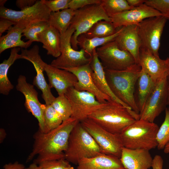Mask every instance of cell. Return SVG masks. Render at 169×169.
I'll return each instance as SVG.
<instances>
[{"mask_svg":"<svg viewBox=\"0 0 169 169\" xmlns=\"http://www.w3.org/2000/svg\"><path fill=\"white\" fill-rule=\"evenodd\" d=\"M79 122L70 117L48 132H44L38 129L33 135V148L26 162L30 161L36 156L37 157L33 162L38 165L45 161L64 158V152L67 148L70 133Z\"/></svg>","mask_w":169,"mask_h":169,"instance_id":"cell-1","label":"cell"},{"mask_svg":"<svg viewBox=\"0 0 169 169\" xmlns=\"http://www.w3.org/2000/svg\"><path fill=\"white\" fill-rule=\"evenodd\" d=\"M88 118L107 131L117 135H120L127 126L140 119L139 114L113 100L107 101Z\"/></svg>","mask_w":169,"mask_h":169,"instance_id":"cell-2","label":"cell"},{"mask_svg":"<svg viewBox=\"0 0 169 169\" xmlns=\"http://www.w3.org/2000/svg\"><path fill=\"white\" fill-rule=\"evenodd\" d=\"M104 69L107 82L114 95L139 114L134 93L136 84L141 73V67L136 64L123 70H113L105 68Z\"/></svg>","mask_w":169,"mask_h":169,"instance_id":"cell-3","label":"cell"},{"mask_svg":"<svg viewBox=\"0 0 169 169\" xmlns=\"http://www.w3.org/2000/svg\"><path fill=\"white\" fill-rule=\"evenodd\" d=\"M157 125L138 119L125 128L119 135L124 147L149 151L157 147Z\"/></svg>","mask_w":169,"mask_h":169,"instance_id":"cell-4","label":"cell"},{"mask_svg":"<svg viewBox=\"0 0 169 169\" xmlns=\"http://www.w3.org/2000/svg\"><path fill=\"white\" fill-rule=\"evenodd\" d=\"M101 153L95 141L79 122L71 131L64 158L69 162L77 164L81 160L90 158Z\"/></svg>","mask_w":169,"mask_h":169,"instance_id":"cell-5","label":"cell"},{"mask_svg":"<svg viewBox=\"0 0 169 169\" xmlns=\"http://www.w3.org/2000/svg\"><path fill=\"white\" fill-rule=\"evenodd\" d=\"M102 20L111 21L101 3L88 5L75 10L69 26L75 30L70 40L72 48L77 50L78 37L87 32L96 23Z\"/></svg>","mask_w":169,"mask_h":169,"instance_id":"cell-6","label":"cell"},{"mask_svg":"<svg viewBox=\"0 0 169 169\" xmlns=\"http://www.w3.org/2000/svg\"><path fill=\"white\" fill-rule=\"evenodd\" d=\"M80 122L95 141L101 153L120 158L124 146L119 135L110 132L88 118Z\"/></svg>","mask_w":169,"mask_h":169,"instance_id":"cell-7","label":"cell"},{"mask_svg":"<svg viewBox=\"0 0 169 169\" xmlns=\"http://www.w3.org/2000/svg\"><path fill=\"white\" fill-rule=\"evenodd\" d=\"M75 31L69 27L64 33L61 34V54L50 64L55 67L64 69L79 67L90 63L92 57H87L84 50L74 49L70 42L72 36Z\"/></svg>","mask_w":169,"mask_h":169,"instance_id":"cell-8","label":"cell"},{"mask_svg":"<svg viewBox=\"0 0 169 169\" xmlns=\"http://www.w3.org/2000/svg\"><path fill=\"white\" fill-rule=\"evenodd\" d=\"M96 50L105 69L123 70L136 64L132 55L126 51L120 49L115 40L97 48Z\"/></svg>","mask_w":169,"mask_h":169,"instance_id":"cell-9","label":"cell"},{"mask_svg":"<svg viewBox=\"0 0 169 169\" xmlns=\"http://www.w3.org/2000/svg\"><path fill=\"white\" fill-rule=\"evenodd\" d=\"M167 20L165 17L160 16L147 18L138 24L141 48L159 56L161 37Z\"/></svg>","mask_w":169,"mask_h":169,"instance_id":"cell-10","label":"cell"},{"mask_svg":"<svg viewBox=\"0 0 169 169\" xmlns=\"http://www.w3.org/2000/svg\"><path fill=\"white\" fill-rule=\"evenodd\" d=\"M51 11L43 0H37L32 7L16 11L0 7V17L12 21L19 27L25 28L30 23L38 21H48Z\"/></svg>","mask_w":169,"mask_h":169,"instance_id":"cell-11","label":"cell"},{"mask_svg":"<svg viewBox=\"0 0 169 169\" xmlns=\"http://www.w3.org/2000/svg\"><path fill=\"white\" fill-rule=\"evenodd\" d=\"M64 95L71 106V117L76 119L79 122L88 118L91 113L105 104L99 102L95 96L91 93L79 91L74 87L69 88Z\"/></svg>","mask_w":169,"mask_h":169,"instance_id":"cell-12","label":"cell"},{"mask_svg":"<svg viewBox=\"0 0 169 169\" xmlns=\"http://www.w3.org/2000/svg\"><path fill=\"white\" fill-rule=\"evenodd\" d=\"M167 77L157 81L156 86L140 112V119L154 122L167 105Z\"/></svg>","mask_w":169,"mask_h":169,"instance_id":"cell-13","label":"cell"},{"mask_svg":"<svg viewBox=\"0 0 169 169\" xmlns=\"http://www.w3.org/2000/svg\"><path fill=\"white\" fill-rule=\"evenodd\" d=\"M20 54V59L27 60L33 65L36 72L33 79V85L42 92V97L45 104H51L56 97L52 94L51 88L44 78V72L46 63L43 60L39 54V47L35 45L29 50L22 49Z\"/></svg>","mask_w":169,"mask_h":169,"instance_id":"cell-14","label":"cell"},{"mask_svg":"<svg viewBox=\"0 0 169 169\" xmlns=\"http://www.w3.org/2000/svg\"><path fill=\"white\" fill-rule=\"evenodd\" d=\"M16 89L24 95V105L26 110L37 119L38 122V129L44 132V112L45 104H42L39 101L38 93L33 85L27 82L25 76L20 75L17 80Z\"/></svg>","mask_w":169,"mask_h":169,"instance_id":"cell-15","label":"cell"},{"mask_svg":"<svg viewBox=\"0 0 169 169\" xmlns=\"http://www.w3.org/2000/svg\"><path fill=\"white\" fill-rule=\"evenodd\" d=\"M162 16L158 11L144 3L131 9L115 15L110 18L116 28L138 25L147 18Z\"/></svg>","mask_w":169,"mask_h":169,"instance_id":"cell-16","label":"cell"},{"mask_svg":"<svg viewBox=\"0 0 169 169\" xmlns=\"http://www.w3.org/2000/svg\"><path fill=\"white\" fill-rule=\"evenodd\" d=\"M76 77L78 81L74 87L79 91H86L93 94L96 100L101 103L113 100L109 96L103 94L97 88L92 79V70L90 63L79 67L65 68Z\"/></svg>","mask_w":169,"mask_h":169,"instance_id":"cell-17","label":"cell"},{"mask_svg":"<svg viewBox=\"0 0 169 169\" xmlns=\"http://www.w3.org/2000/svg\"><path fill=\"white\" fill-rule=\"evenodd\" d=\"M137 64L156 82L167 77L165 60L148 50L140 48Z\"/></svg>","mask_w":169,"mask_h":169,"instance_id":"cell-18","label":"cell"},{"mask_svg":"<svg viewBox=\"0 0 169 169\" xmlns=\"http://www.w3.org/2000/svg\"><path fill=\"white\" fill-rule=\"evenodd\" d=\"M115 41L120 49L129 52L137 64L141 47L138 25L122 27L120 33Z\"/></svg>","mask_w":169,"mask_h":169,"instance_id":"cell-19","label":"cell"},{"mask_svg":"<svg viewBox=\"0 0 169 169\" xmlns=\"http://www.w3.org/2000/svg\"><path fill=\"white\" fill-rule=\"evenodd\" d=\"M45 71L50 88H54L59 95H64L69 88L74 87L78 79L72 73L46 63Z\"/></svg>","mask_w":169,"mask_h":169,"instance_id":"cell-20","label":"cell"},{"mask_svg":"<svg viewBox=\"0 0 169 169\" xmlns=\"http://www.w3.org/2000/svg\"><path fill=\"white\" fill-rule=\"evenodd\" d=\"M120 159L126 169H149L151 167L153 158L149 150L124 147Z\"/></svg>","mask_w":169,"mask_h":169,"instance_id":"cell-21","label":"cell"},{"mask_svg":"<svg viewBox=\"0 0 169 169\" xmlns=\"http://www.w3.org/2000/svg\"><path fill=\"white\" fill-rule=\"evenodd\" d=\"M76 169H124L120 159L103 153L84 158L79 161Z\"/></svg>","mask_w":169,"mask_h":169,"instance_id":"cell-22","label":"cell"},{"mask_svg":"<svg viewBox=\"0 0 169 169\" xmlns=\"http://www.w3.org/2000/svg\"><path fill=\"white\" fill-rule=\"evenodd\" d=\"M96 49L93 51L90 63L92 70V78L95 84L100 91L109 96L113 100L131 109L118 99L110 90L105 78L104 68L98 58Z\"/></svg>","mask_w":169,"mask_h":169,"instance_id":"cell-23","label":"cell"},{"mask_svg":"<svg viewBox=\"0 0 169 169\" xmlns=\"http://www.w3.org/2000/svg\"><path fill=\"white\" fill-rule=\"evenodd\" d=\"M156 82L141 69L136 84L134 93L135 101L140 112L142 110L147 100L154 89Z\"/></svg>","mask_w":169,"mask_h":169,"instance_id":"cell-24","label":"cell"},{"mask_svg":"<svg viewBox=\"0 0 169 169\" xmlns=\"http://www.w3.org/2000/svg\"><path fill=\"white\" fill-rule=\"evenodd\" d=\"M38 42L43 44V47L47 54L57 58L61 54V34L54 27L49 26L38 35Z\"/></svg>","mask_w":169,"mask_h":169,"instance_id":"cell-25","label":"cell"},{"mask_svg":"<svg viewBox=\"0 0 169 169\" xmlns=\"http://www.w3.org/2000/svg\"><path fill=\"white\" fill-rule=\"evenodd\" d=\"M24 29L14 25L10 27L6 34L0 37V54L8 49L19 47L27 49L31 45L32 42L29 40L25 42L21 39L22 34Z\"/></svg>","mask_w":169,"mask_h":169,"instance_id":"cell-26","label":"cell"},{"mask_svg":"<svg viewBox=\"0 0 169 169\" xmlns=\"http://www.w3.org/2000/svg\"><path fill=\"white\" fill-rule=\"evenodd\" d=\"M20 48L11 49L10 55L7 59H5L0 64V93L5 95L9 94L14 86L9 79L8 73L10 67L17 59H20V54L18 52Z\"/></svg>","mask_w":169,"mask_h":169,"instance_id":"cell-27","label":"cell"},{"mask_svg":"<svg viewBox=\"0 0 169 169\" xmlns=\"http://www.w3.org/2000/svg\"><path fill=\"white\" fill-rule=\"evenodd\" d=\"M122 27L118 28L117 32L115 34L106 37L88 38L82 34L77 39L78 46L84 50L87 57H92L94 50L115 40L120 33Z\"/></svg>","mask_w":169,"mask_h":169,"instance_id":"cell-28","label":"cell"},{"mask_svg":"<svg viewBox=\"0 0 169 169\" xmlns=\"http://www.w3.org/2000/svg\"><path fill=\"white\" fill-rule=\"evenodd\" d=\"M75 14V10L68 8L56 12H51L48 21L60 33H64L69 28Z\"/></svg>","mask_w":169,"mask_h":169,"instance_id":"cell-29","label":"cell"},{"mask_svg":"<svg viewBox=\"0 0 169 169\" xmlns=\"http://www.w3.org/2000/svg\"><path fill=\"white\" fill-rule=\"evenodd\" d=\"M118 29L111 21L102 20L96 23L87 32L83 34L88 38H105L114 34Z\"/></svg>","mask_w":169,"mask_h":169,"instance_id":"cell-30","label":"cell"},{"mask_svg":"<svg viewBox=\"0 0 169 169\" xmlns=\"http://www.w3.org/2000/svg\"><path fill=\"white\" fill-rule=\"evenodd\" d=\"M101 4L106 14L110 18L113 16L131 9L126 0H101Z\"/></svg>","mask_w":169,"mask_h":169,"instance_id":"cell-31","label":"cell"},{"mask_svg":"<svg viewBox=\"0 0 169 169\" xmlns=\"http://www.w3.org/2000/svg\"><path fill=\"white\" fill-rule=\"evenodd\" d=\"M44 118L45 133L56 128L63 121L59 115L51 104H45Z\"/></svg>","mask_w":169,"mask_h":169,"instance_id":"cell-32","label":"cell"},{"mask_svg":"<svg viewBox=\"0 0 169 169\" xmlns=\"http://www.w3.org/2000/svg\"><path fill=\"white\" fill-rule=\"evenodd\" d=\"M50 26L48 21L41 20L32 23L23 30V33L26 38L33 42H38V35Z\"/></svg>","mask_w":169,"mask_h":169,"instance_id":"cell-33","label":"cell"},{"mask_svg":"<svg viewBox=\"0 0 169 169\" xmlns=\"http://www.w3.org/2000/svg\"><path fill=\"white\" fill-rule=\"evenodd\" d=\"M51 105L59 115L63 121L71 117V106L64 94L59 95Z\"/></svg>","mask_w":169,"mask_h":169,"instance_id":"cell-34","label":"cell"},{"mask_svg":"<svg viewBox=\"0 0 169 169\" xmlns=\"http://www.w3.org/2000/svg\"><path fill=\"white\" fill-rule=\"evenodd\" d=\"M158 150L164 149L169 141V111L165 109V115L164 121L159 127L156 137Z\"/></svg>","mask_w":169,"mask_h":169,"instance_id":"cell-35","label":"cell"},{"mask_svg":"<svg viewBox=\"0 0 169 169\" xmlns=\"http://www.w3.org/2000/svg\"><path fill=\"white\" fill-rule=\"evenodd\" d=\"M145 3L159 12L169 20V0H146Z\"/></svg>","mask_w":169,"mask_h":169,"instance_id":"cell-36","label":"cell"},{"mask_svg":"<svg viewBox=\"0 0 169 169\" xmlns=\"http://www.w3.org/2000/svg\"><path fill=\"white\" fill-rule=\"evenodd\" d=\"M41 169H64L70 165L65 158L42 162L38 165Z\"/></svg>","mask_w":169,"mask_h":169,"instance_id":"cell-37","label":"cell"},{"mask_svg":"<svg viewBox=\"0 0 169 169\" xmlns=\"http://www.w3.org/2000/svg\"><path fill=\"white\" fill-rule=\"evenodd\" d=\"M51 12H56L69 8L70 0H43Z\"/></svg>","mask_w":169,"mask_h":169,"instance_id":"cell-38","label":"cell"},{"mask_svg":"<svg viewBox=\"0 0 169 169\" xmlns=\"http://www.w3.org/2000/svg\"><path fill=\"white\" fill-rule=\"evenodd\" d=\"M101 0H70L69 8L74 10L88 5L100 4Z\"/></svg>","mask_w":169,"mask_h":169,"instance_id":"cell-39","label":"cell"},{"mask_svg":"<svg viewBox=\"0 0 169 169\" xmlns=\"http://www.w3.org/2000/svg\"><path fill=\"white\" fill-rule=\"evenodd\" d=\"M15 23L12 21L7 19L0 18V36L2 34L8 29Z\"/></svg>","mask_w":169,"mask_h":169,"instance_id":"cell-40","label":"cell"},{"mask_svg":"<svg viewBox=\"0 0 169 169\" xmlns=\"http://www.w3.org/2000/svg\"><path fill=\"white\" fill-rule=\"evenodd\" d=\"M36 0H17L16 2V6L21 10L30 7L37 2Z\"/></svg>","mask_w":169,"mask_h":169,"instance_id":"cell-41","label":"cell"},{"mask_svg":"<svg viewBox=\"0 0 169 169\" xmlns=\"http://www.w3.org/2000/svg\"><path fill=\"white\" fill-rule=\"evenodd\" d=\"M163 161L161 156L156 155L153 159L151 167L152 169H163Z\"/></svg>","mask_w":169,"mask_h":169,"instance_id":"cell-42","label":"cell"},{"mask_svg":"<svg viewBox=\"0 0 169 169\" xmlns=\"http://www.w3.org/2000/svg\"><path fill=\"white\" fill-rule=\"evenodd\" d=\"M25 167L24 165L16 161L10 162L4 165L3 169H23Z\"/></svg>","mask_w":169,"mask_h":169,"instance_id":"cell-43","label":"cell"},{"mask_svg":"<svg viewBox=\"0 0 169 169\" xmlns=\"http://www.w3.org/2000/svg\"><path fill=\"white\" fill-rule=\"evenodd\" d=\"M146 0H127L129 5L132 7L139 6L145 3Z\"/></svg>","mask_w":169,"mask_h":169,"instance_id":"cell-44","label":"cell"},{"mask_svg":"<svg viewBox=\"0 0 169 169\" xmlns=\"http://www.w3.org/2000/svg\"><path fill=\"white\" fill-rule=\"evenodd\" d=\"M6 132L3 128L0 129V143H2L6 138Z\"/></svg>","mask_w":169,"mask_h":169,"instance_id":"cell-45","label":"cell"},{"mask_svg":"<svg viewBox=\"0 0 169 169\" xmlns=\"http://www.w3.org/2000/svg\"><path fill=\"white\" fill-rule=\"evenodd\" d=\"M23 169H41L38 165L33 162L30 164L28 166Z\"/></svg>","mask_w":169,"mask_h":169,"instance_id":"cell-46","label":"cell"},{"mask_svg":"<svg viewBox=\"0 0 169 169\" xmlns=\"http://www.w3.org/2000/svg\"><path fill=\"white\" fill-rule=\"evenodd\" d=\"M167 76L169 75V57L165 59Z\"/></svg>","mask_w":169,"mask_h":169,"instance_id":"cell-47","label":"cell"},{"mask_svg":"<svg viewBox=\"0 0 169 169\" xmlns=\"http://www.w3.org/2000/svg\"><path fill=\"white\" fill-rule=\"evenodd\" d=\"M167 105H169V75H168L167 77Z\"/></svg>","mask_w":169,"mask_h":169,"instance_id":"cell-48","label":"cell"},{"mask_svg":"<svg viewBox=\"0 0 169 169\" xmlns=\"http://www.w3.org/2000/svg\"><path fill=\"white\" fill-rule=\"evenodd\" d=\"M163 149L164 153L166 154L169 153V141Z\"/></svg>","mask_w":169,"mask_h":169,"instance_id":"cell-49","label":"cell"},{"mask_svg":"<svg viewBox=\"0 0 169 169\" xmlns=\"http://www.w3.org/2000/svg\"><path fill=\"white\" fill-rule=\"evenodd\" d=\"M7 1V0H0V7L4 6V5Z\"/></svg>","mask_w":169,"mask_h":169,"instance_id":"cell-50","label":"cell"},{"mask_svg":"<svg viewBox=\"0 0 169 169\" xmlns=\"http://www.w3.org/2000/svg\"><path fill=\"white\" fill-rule=\"evenodd\" d=\"M64 169H74V167L71 166V165H70L66 168H65Z\"/></svg>","mask_w":169,"mask_h":169,"instance_id":"cell-51","label":"cell"},{"mask_svg":"<svg viewBox=\"0 0 169 169\" xmlns=\"http://www.w3.org/2000/svg\"><path fill=\"white\" fill-rule=\"evenodd\" d=\"M168 106H169L168 107V108L167 109H168V110L169 111V105H168Z\"/></svg>","mask_w":169,"mask_h":169,"instance_id":"cell-52","label":"cell"},{"mask_svg":"<svg viewBox=\"0 0 169 169\" xmlns=\"http://www.w3.org/2000/svg\"><path fill=\"white\" fill-rule=\"evenodd\" d=\"M124 169H126L124 168Z\"/></svg>","mask_w":169,"mask_h":169,"instance_id":"cell-53","label":"cell"}]
</instances>
